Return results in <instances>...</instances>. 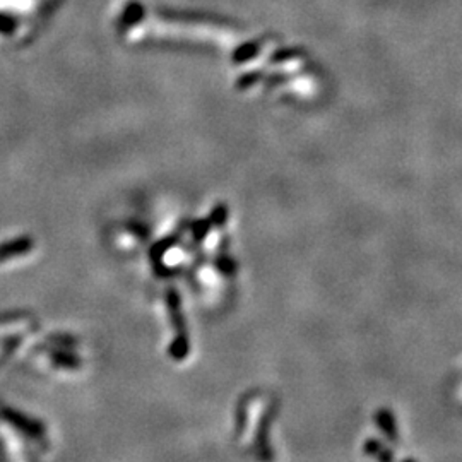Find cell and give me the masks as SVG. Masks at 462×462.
Wrapping results in <instances>:
<instances>
[{
	"label": "cell",
	"instance_id": "1",
	"mask_svg": "<svg viewBox=\"0 0 462 462\" xmlns=\"http://www.w3.org/2000/svg\"><path fill=\"white\" fill-rule=\"evenodd\" d=\"M34 327L33 319L27 314H9L0 315V338L12 336L19 338L23 332H30Z\"/></svg>",
	"mask_w": 462,
	"mask_h": 462
},
{
	"label": "cell",
	"instance_id": "2",
	"mask_svg": "<svg viewBox=\"0 0 462 462\" xmlns=\"http://www.w3.org/2000/svg\"><path fill=\"white\" fill-rule=\"evenodd\" d=\"M375 423L380 426V430L385 433V437H387L389 440H392V442L397 440V425H395L394 415H392L391 411H387V409L378 411L377 415H375Z\"/></svg>",
	"mask_w": 462,
	"mask_h": 462
},
{
	"label": "cell",
	"instance_id": "3",
	"mask_svg": "<svg viewBox=\"0 0 462 462\" xmlns=\"http://www.w3.org/2000/svg\"><path fill=\"white\" fill-rule=\"evenodd\" d=\"M408 462H411V461H408Z\"/></svg>",
	"mask_w": 462,
	"mask_h": 462
}]
</instances>
